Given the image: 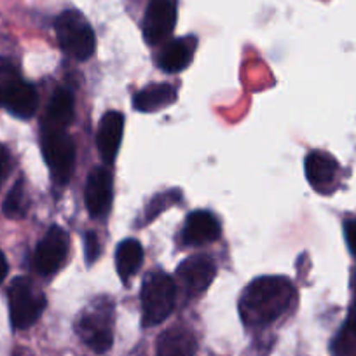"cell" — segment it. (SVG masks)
I'll list each match as a JSON object with an SVG mask.
<instances>
[{"instance_id": "obj_22", "label": "cell", "mask_w": 356, "mask_h": 356, "mask_svg": "<svg viewBox=\"0 0 356 356\" xmlns=\"http://www.w3.org/2000/svg\"><path fill=\"white\" fill-rule=\"evenodd\" d=\"M178 197H180V194L177 196V194H173V193H164V194H161V196H157L156 200L149 204V208H147L145 220H150V218H154L156 215H159L164 208H168V204L175 203Z\"/></svg>"}, {"instance_id": "obj_1", "label": "cell", "mask_w": 356, "mask_h": 356, "mask_svg": "<svg viewBox=\"0 0 356 356\" xmlns=\"http://www.w3.org/2000/svg\"><path fill=\"white\" fill-rule=\"evenodd\" d=\"M296 290L282 276H262L250 283L239 300V313L250 327H260L278 320L292 306Z\"/></svg>"}, {"instance_id": "obj_5", "label": "cell", "mask_w": 356, "mask_h": 356, "mask_svg": "<svg viewBox=\"0 0 356 356\" xmlns=\"http://www.w3.org/2000/svg\"><path fill=\"white\" fill-rule=\"evenodd\" d=\"M42 152L54 180L67 184L74 171L75 143L63 128L46 126L42 133Z\"/></svg>"}, {"instance_id": "obj_15", "label": "cell", "mask_w": 356, "mask_h": 356, "mask_svg": "<svg viewBox=\"0 0 356 356\" xmlns=\"http://www.w3.org/2000/svg\"><path fill=\"white\" fill-rule=\"evenodd\" d=\"M196 49V37H182L171 40L163 49L159 58V67L168 74H177L187 68Z\"/></svg>"}, {"instance_id": "obj_12", "label": "cell", "mask_w": 356, "mask_h": 356, "mask_svg": "<svg viewBox=\"0 0 356 356\" xmlns=\"http://www.w3.org/2000/svg\"><path fill=\"white\" fill-rule=\"evenodd\" d=\"M2 105H6L8 111L15 114L16 118L29 119L35 114L37 105H39V97H37V91L32 84H26V82H23L18 77L4 91Z\"/></svg>"}, {"instance_id": "obj_3", "label": "cell", "mask_w": 356, "mask_h": 356, "mask_svg": "<svg viewBox=\"0 0 356 356\" xmlns=\"http://www.w3.org/2000/svg\"><path fill=\"white\" fill-rule=\"evenodd\" d=\"M177 286L164 273H152L145 278L142 286V311L143 325L154 327L166 320L173 311Z\"/></svg>"}, {"instance_id": "obj_9", "label": "cell", "mask_w": 356, "mask_h": 356, "mask_svg": "<svg viewBox=\"0 0 356 356\" xmlns=\"http://www.w3.org/2000/svg\"><path fill=\"white\" fill-rule=\"evenodd\" d=\"M178 282L189 293H201L215 278L213 259L208 255H194L184 260L177 269Z\"/></svg>"}, {"instance_id": "obj_16", "label": "cell", "mask_w": 356, "mask_h": 356, "mask_svg": "<svg viewBox=\"0 0 356 356\" xmlns=\"http://www.w3.org/2000/svg\"><path fill=\"white\" fill-rule=\"evenodd\" d=\"M194 353H196V339L182 327L166 330L157 342V356H194Z\"/></svg>"}, {"instance_id": "obj_8", "label": "cell", "mask_w": 356, "mask_h": 356, "mask_svg": "<svg viewBox=\"0 0 356 356\" xmlns=\"http://www.w3.org/2000/svg\"><path fill=\"white\" fill-rule=\"evenodd\" d=\"M177 23V9L171 0H152L143 19V37L149 44L168 39Z\"/></svg>"}, {"instance_id": "obj_14", "label": "cell", "mask_w": 356, "mask_h": 356, "mask_svg": "<svg viewBox=\"0 0 356 356\" xmlns=\"http://www.w3.org/2000/svg\"><path fill=\"white\" fill-rule=\"evenodd\" d=\"M220 236V224L210 211H194L187 217L184 241L187 245H204Z\"/></svg>"}, {"instance_id": "obj_2", "label": "cell", "mask_w": 356, "mask_h": 356, "mask_svg": "<svg viewBox=\"0 0 356 356\" xmlns=\"http://www.w3.org/2000/svg\"><path fill=\"white\" fill-rule=\"evenodd\" d=\"M58 42L61 49L77 60H88L95 53L97 37L88 19L79 11H65L54 22Z\"/></svg>"}, {"instance_id": "obj_28", "label": "cell", "mask_w": 356, "mask_h": 356, "mask_svg": "<svg viewBox=\"0 0 356 356\" xmlns=\"http://www.w3.org/2000/svg\"><path fill=\"white\" fill-rule=\"evenodd\" d=\"M13 356H33V355L29 351V349H22V348H19V349H16L15 355H13Z\"/></svg>"}, {"instance_id": "obj_27", "label": "cell", "mask_w": 356, "mask_h": 356, "mask_svg": "<svg viewBox=\"0 0 356 356\" xmlns=\"http://www.w3.org/2000/svg\"><path fill=\"white\" fill-rule=\"evenodd\" d=\"M6 164H8V156H6L4 150L0 149V182H2V177H4Z\"/></svg>"}, {"instance_id": "obj_20", "label": "cell", "mask_w": 356, "mask_h": 356, "mask_svg": "<svg viewBox=\"0 0 356 356\" xmlns=\"http://www.w3.org/2000/svg\"><path fill=\"white\" fill-rule=\"evenodd\" d=\"M26 208H29V200H26L25 186L23 182H16V186L13 187L11 193L8 194L4 201V213L9 218H22L26 213Z\"/></svg>"}, {"instance_id": "obj_17", "label": "cell", "mask_w": 356, "mask_h": 356, "mask_svg": "<svg viewBox=\"0 0 356 356\" xmlns=\"http://www.w3.org/2000/svg\"><path fill=\"white\" fill-rule=\"evenodd\" d=\"M175 100H177V91H175L173 86L152 84L135 95L133 105L140 112H156L175 104Z\"/></svg>"}, {"instance_id": "obj_26", "label": "cell", "mask_w": 356, "mask_h": 356, "mask_svg": "<svg viewBox=\"0 0 356 356\" xmlns=\"http://www.w3.org/2000/svg\"><path fill=\"white\" fill-rule=\"evenodd\" d=\"M9 271V266H8V260H6V255L0 252V283L4 282L6 276H8Z\"/></svg>"}, {"instance_id": "obj_6", "label": "cell", "mask_w": 356, "mask_h": 356, "mask_svg": "<svg viewBox=\"0 0 356 356\" xmlns=\"http://www.w3.org/2000/svg\"><path fill=\"white\" fill-rule=\"evenodd\" d=\"M46 309V297L29 278H16L9 289V311L15 328H29Z\"/></svg>"}, {"instance_id": "obj_11", "label": "cell", "mask_w": 356, "mask_h": 356, "mask_svg": "<svg viewBox=\"0 0 356 356\" xmlns=\"http://www.w3.org/2000/svg\"><path fill=\"white\" fill-rule=\"evenodd\" d=\"M86 207L91 217H104L112 203V175L105 168H95L86 184Z\"/></svg>"}, {"instance_id": "obj_19", "label": "cell", "mask_w": 356, "mask_h": 356, "mask_svg": "<svg viewBox=\"0 0 356 356\" xmlns=\"http://www.w3.org/2000/svg\"><path fill=\"white\" fill-rule=\"evenodd\" d=\"M143 250L136 239H126L118 246L115 252V267L122 280H128L142 266Z\"/></svg>"}, {"instance_id": "obj_23", "label": "cell", "mask_w": 356, "mask_h": 356, "mask_svg": "<svg viewBox=\"0 0 356 356\" xmlns=\"http://www.w3.org/2000/svg\"><path fill=\"white\" fill-rule=\"evenodd\" d=\"M98 253H100V246H98L97 234L95 232H88L86 234V259H88V262H95Z\"/></svg>"}, {"instance_id": "obj_25", "label": "cell", "mask_w": 356, "mask_h": 356, "mask_svg": "<svg viewBox=\"0 0 356 356\" xmlns=\"http://www.w3.org/2000/svg\"><path fill=\"white\" fill-rule=\"evenodd\" d=\"M346 328H348L351 334L356 335V299H355V304L351 306V311H349V318H348V323H346Z\"/></svg>"}, {"instance_id": "obj_18", "label": "cell", "mask_w": 356, "mask_h": 356, "mask_svg": "<svg viewBox=\"0 0 356 356\" xmlns=\"http://www.w3.org/2000/svg\"><path fill=\"white\" fill-rule=\"evenodd\" d=\"M74 119V95L68 89L60 88L51 98L47 108V126L65 128Z\"/></svg>"}, {"instance_id": "obj_10", "label": "cell", "mask_w": 356, "mask_h": 356, "mask_svg": "<svg viewBox=\"0 0 356 356\" xmlns=\"http://www.w3.org/2000/svg\"><path fill=\"white\" fill-rule=\"evenodd\" d=\"M306 177L318 193L330 194L337 186V161L327 152H320V150L311 152L306 157Z\"/></svg>"}, {"instance_id": "obj_13", "label": "cell", "mask_w": 356, "mask_h": 356, "mask_svg": "<svg viewBox=\"0 0 356 356\" xmlns=\"http://www.w3.org/2000/svg\"><path fill=\"white\" fill-rule=\"evenodd\" d=\"M122 131H124V115L121 112H107L102 118L97 143L105 163H114L121 145Z\"/></svg>"}, {"instance_id": "obj_21", "label": "cell", "mask_w": 356, "mask_h": 356, "mask_svg": "<svg viewBox=\"0 0 356 356\" xmlns=\"http://www.w3.org/2000/svg\"><path fill=\"white\" fill-rule=\"evenodd\" d=\"M18 77L19 75L16 72V67L11 61L0 60V105H2V97H4V91L8 89V86Z\"/></svg>"}, {"instance_id": "obj_7", "label": "cell", "mask_w": 356, "mask_h": 356, "mask_svg": "<svg viewBox=\"0 0 356 356\" xmlns=\"http://www.w3.org/2000/svg\"><path fill=\"white\" fill-rule=\"evenodd\" d=\"M68 253V234L58 225H53L35 250V269L40 275H54L63 266Z\"/></svg>"}, {"instance_id": "obj_4", "label": "cell", "mask_w": 356, "mask_h": 356, "mask_svg": "<svg viewBox=\"0 0 356 356\" xmlns=\"http://www.w3.org/2000/svg\"><path fill=\"white\" fill-rule=\"evenodd\" d=\"M112 323H114V307L111 300H97L81 314L77 332L82 341L95 353H105L112 346Z\"/></svg>"}, {"instance_id": "obj_24", "label": "cell", "mask_w": 356, "mask_h": 356, "mask_svg": "<svg viewBox=\"0 0 356 356\" xmlns=\"http://www.w3.org/2000/svg\"><path fill=\"white\" fill-rule=\"evenodd\" d=\"M344 234L346 241H348L349 250H351L353 255L356 257V218H351L344 224Z\"/></svg>"}]
</instances>
